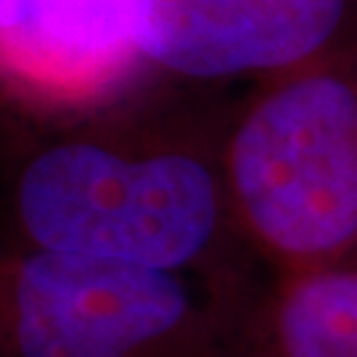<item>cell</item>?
Returning <instances> with one entry per match:
<instances>
[{"instance_id": "cell-1", "label": "cell", "mask_w": 357, "mask_h": 357, "mask_svg": "<svg viewBox=\"0 0 357 357\" xmlns=\"http://www.w3.org/2000/svg\"><path fill=\"white\" fill-rule=\"evenodd\" d=\"M19 249L193 275L241 302L243 246L220 146L178 135L77 130L38 146L13 183ZM246 249V246H243Z\"/></svg>"}, {"instance_id": "cell-2", "label": "cell", "mask_w": 357, "mask_h": 357, "mask_svg": "<svg viewBox=\"0 0 357 357\" xmlns=\"http://www.w3.org/2000/svg\"><path fill=\"white\" fill-rule=\"evenodd\" d=\"M243 246L291 275L357 255V56L265 82L220 143Z\"/></svg>"}, {"instance_id": "cell-3", "label": "cell", "mask_w": 357, "mask_h": 357, "mask_svg": "<svg viewBox=\"0 0 357 357\" xmlns=\"http://www.w3.org/2000/svg\"><path fill=\"white\" fill-rule=\"evenodd\" d=\"M238 305L193 275L16 249L0 262V357H233Z\"/></svg>"}, {"instance_id": "cell-4", "label": "cell", "mask_w": 357, "mask_h": 357, "mask_svg": "<svg viewBox=\"0 0 357 357\" xmlns=\"http://www.w3.org/2000/svg\"><path fill=\"white\" fill-rule=\"evenodd\" d=\"M149 66L273 82L357 56V0H130Z\"/></svg>"}, {"instance_id": "cell-5", "label": "cell", "mask_w": 357, "mask_h": 357, "mask_svg": "<svg viewBox=\"0 0 357 357\" xmlns=\"http://www.w3.org/2000/svg\"><path fill=\"white\" fill-rule=\"evenodd\" d=\"M143 69L130 0H8L0 19V96L35 114L93 112Z\"/></svg>"}, {"instance_id": "cell-6", "label": "cell", "mask_w": 357, "mask_h": 357, "mask_svg": "<svg viewBox=\"0 0 357 357\" xmlns=\"http://www.w3.org/2000/svg\"><path fill=\"white\" fill-rule=\"evenodd\" d=\"M233 357H357V255L252 289Z\"/></svg>"}, {"instance_id": "cell-7", "label": "cell", "mask_w": 357, "mask_h": 357, "mask_svg": "<svg viewBox=\"0 0 357 357\" xmlns=\"http://www.w3.org/2000/svg\"><path fill=\"white\" fill-rule=\"evenodd\" d=\"M6 6H8V0H0V19H3V13H6Z\"/></svg>"}, {"instance_id": "cell-8", "label": "cell", "mask_w": 357, "mask_h": 357, "mask_svg": "<svg viewBox=\"0 0 357 357\" xmlns=\"http://www.w3.org/2000/svg\"><path fill=\"white\" fill-rule=\"evenodd\" d=\"M3 257H6V249H3V246H0V262H3Z\"/></svg>"}]
</instances>
